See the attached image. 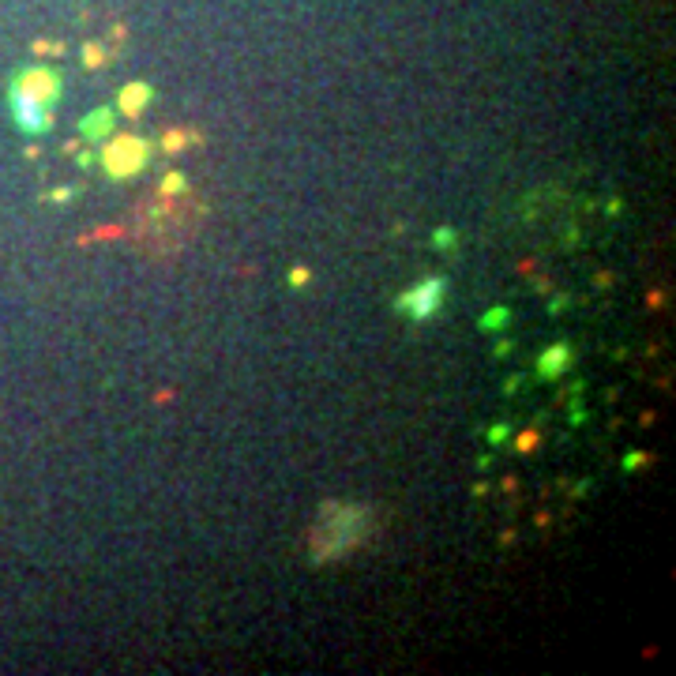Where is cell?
<instances>
[{"mask_svg":"<svg viewBox=\"0 0 676 676\" xmlns=\"http://www.w3.org/2000/svg\"><path fill=\"white\" fill-rule=\"evenodd\" d=\"M369 534H372V507L349 504V500H331V504L320 507L312 530H308V563L312 568L335 563L353 548H361Z\"/></svg>","mask_w":676,"mask_h":676,"instance_id":"1","label":"cell"},{"mask_svg":"<svg viewBox=\"0 0 676 676\" xmlns=\"http://www.w3.org/2000/svg\"><path fill=\"white\" fill-rule=\"evenodd\" d=\"M106 147L98 150V165L106 170L109 180H135L139 173H147L150 158H154V143L143 139V135L121 132L102 139Z\"/></svg>","mask_w":676,"mask_h":676,"instance_id":"2","label":"cell"},{"mask_svg":"<svg viewBox=\"0 0 676 676\" xmlns=\"http://www.w3.org/2000/svg\"><path fill=\"white\" fill-rule=\"evenodd\" d=\"M443 297H447V275H425L395 297V312L410 323H428L443 308Z\"/></svg>","mask_w":676,"mask_h":676,"instance_id":"3","label":"cell"},{"mask_svg":"<svg viewBox=\"0 0 676 676\" xmlns=\"http://www.w3.org/2000/svg\"><path fill=\"white\" fill-rule=\"evenodd\" d=\"M15 91H23V94H30V98L38 102V106H45V109H53L60 102V86H65V75H60L57 68H45V65H34V68H27V71H19L15 75Z\"/></svg>","mask_w":676,"mask_h":676,"instance_id":"4","label":"cell"},{"mask_svg":"<svg viewBox=\"0 0 676 676\" xmlns=\"http://www.w3.org/2000/svg\"><path fill=\"white\" fill-rule=\"evenodd\" d=\"M12 109H15V124H19L23 132H30V135H45V132H53V109L38 106V102L30 98V94L15 91V86H12Z\"/></svg>","mask_w":676,"mask_h":676,"instance_id":"5","label":"cell"},{"mask_svg":"<svg viewBox=\"0 0 676 676\" xmlns=\"http://www.w3.org/2000/svg\"><path fill=\"white\" fill-rule=\"evenodd\" d=\"M571 364H575V346H571L568 338H560V342H552V346H545L537 353L534 376L541 380V384H556L563 372H571Z\"/></svg>","mask_w":676,"mask_h":676,"instance_id":"6","label":"cell"},{"mask_svg":"<svg viewBox=\"0 0 676 676\" xmlns=\"http://www.w3.org/2000/svg\"><path fill=\"white\" fill-rule=\"evenodd\" d=\"M150 98H154V86L143 83V79H135V83L117 91V113H121L124 121H139L143 109L150 106Z\"/></svg>","mask_w":676,"mask_h":676,"instance_id":"7","label":"cell"},{"mask_svg":"<svg viewBox=\"0 0 676 676\" xmlns=\"http://www.w3.org/2000/svg\"><path fill=\"white\" fill-rule=\"evenodd\" d=\"M113 128H117V109L98 106V109H91V113H83V121H79V139L83 143H102V139L113 135Z\"/></svg>","mask_w":676,"mask_h":676,"instance_id":"8","label":"cell"},{"mask_svg":"<svg viewBox=\"0 0 676 676\" xmlns=\"http://www.w3.org/2000/svg\"><path fill=\"white\" fill-rule=\"evenodd\" d=\"M477 327H481L485 335H496V331L511 327V308H507V305H492L489 312H481V320H477Z\"/></svg>","mask_w":676,"mask_h":676,"instance_id":"9","label":"cell"},{"mask_svg":"<svg viewBox=\"0 0 676 676\" xmlns=\"http://www.w3.org/2000/svg\"><path fill=\"white\" fill-rule=\"evenodd\" d=\"M154 150H158V154H165V158H180V154L188 150V135H185V128H165Z\"/></svg>","mask_w":676,"mask_h":676,"instance_id":"10","label":"cell"},{"mask_svg":"<svg viewBox=\"0 0 676 676\" xmlns=\"http://www.w3.org/2000/svg\"><path fill=\"white\" fill-rule=\"evenodd\" d=\"M188 192H192V185H188V177H185V173H177V170L165 173L162 185H158V196H170V200H177V196H188Z\"/></svg>","mask_w":676,"mask_h":676,"instance_id":"11","label":"cell"},{"mask_svg":"<svg viewBox=\"0 0 676 676\" xmlns=\"http://www.w3.org/2000/svg\"><path fill=\"white\" fill-rule=\"evenodd\" d=\"M537 447H541V428L537 425L522 428V432L515 436V455H534Z\"/></svg>","mask_w":676,"mask_h":676,"instance_id":"12","label":"cell"},{"mask_svg":"<svg viewBox=\"0 0 676 676\" xmlns=\"http://www.w3.org/2000/svg\"><path fill=\"white\" fill-rule=\"evenodd\" d=\"M109 60H113V57H109V53L102 49L98 42H86V45H83V68L102 71V68H109Z\"/></svg>","mask_w":676,"mask_h":676,"instance_id":"13","label":"cell"},{"mask_svg":"<svg viewBox=\"0 0 676 676\" xmlns=\"http://www.w3.org/2000/svg\"><path fill=\"white\" fill-rule=\"evenodd\" d=\"M620 466H624L627 474H635V470H646V466H654V455H650V451H627V455H624V463H620Z\"/></svg>","mask_w":676,"mask_h":676,"instance_id":"14","label":"cell"},{"mask_svg":"<svg viewBox=\"0 0 676 676\" xmlns=\"http://www.w3.org/2000/svg\"><path fill=\"white\" fill-rule=\"evenodd\" d=\"M458 244V233L451 226H440V229H432V248H440V252H451Z\"/></svg>","mask_w":676,"mask_h":676,"instance_id":"15","label":"cell"},{"mask_svg":"<svg viewBox=\"0 0 676 676\" xmlns=\"http://www.w3.org/2000/svg\"><path fill=\"white\" fill-rule=\"evenodd\" d=\"M485 440H489L492 447H504V443L511 440V425H507V421H500V425L485 428Z\"/></svg>","mask_w":676,"mask_h":676,"instance_id":"16","label":"cell"},{"mask_svg":"<svg viewBox=\"0 0 676 676\" xmlns=\"http://www.w3.org/2000/svg\"><path fill=\"white\" fill-rule=\"evenodd\" d=\"M109 237H124V226L117 222V226H102V229H94V233H86L79 244H91V241H109Z\"/></svg>","mask_w":676,"mask_h":676,"instance_id":"17","label":"cell"},{"mask_svg":"<svg viewBox=\"0 0 676 676\" xmlns=\"http://www.w3.org/2000/svg\"><path fill=\"white\" fill-rule=\"evenodd\" d=\"M285 282H290V290H305V285L312 282V270L297 264V267H290V278H285Z\"/></svg>","mask_w":676,"mask_h":676,"instance_id":"18","label":"cell"},{"mask_svg":"<svg viewBox=\"0 0 676 676\" xmlns=\"http://www.w3.org/2000/svg\"><path fill=\"white\" fill-rule=\"evenodd\" d=\"M75 162H79V170H94V165H98V150H94V143H86V147L75 150Z\"/></svg>","mask_w":676,"mask_h":676,"instance_id":"19","label":"cell"},{"mask_svg":"<svg viewBox=\"0 0 676 676\" xmlns=\"http://www.w3.org/2000/svg\"><path fill=\"white\" fill-rule=\"evenodd\" d=\"M568 305H571L568 293H556V297L548 301V316H563V312H568Z\"/></svg>","mask_w":676,"mask_h":676,"instance_id":"20","label":"cell"},{"mask_svg":"<svg viewBox=\"0 0 676 676\" xmlns=\"http://www.w3.org/2000/svg\"><path fill=\"white\" fill-rule=\"evenodd\" d=\"M511 353H515V342L511 338H500L496 346H492V357H496V361H504V357H511Z\"/></svg>","mask_w":676,"mask_h":676,"instance_id":"21","label":"cell"},{"mask_svg":"<svg viewBox=\"0 0 676 676\" xmlns=\"http://www.w3.org/2000/svg\"><path fill=\"white\" fill-rule=\"evenodd\" d=\"M568 421H571V428H583V425H586V421H590V413H586V410H583V402H579V406H575V410H571V413H568Z\"/></svg>","mask_w":676,"mask_h":676,"instance_id":"22","label":"cell"},{"mask_svg":"<svg viewBox=\"0 0 676 676\" xmlns=\"http://www.w3.org/2000/svg\"><path fill=\"white\" fill-rule=\"evenodd\" d=\"M185 135H188V147H196V150H200V147H207V135H203L200 128H192V124L185 128Z\"/></svg>","mask_w":676,"mask_h":676,"instance_id":"23","label":"cell"},{"mask_svg":"<svg viewBox=\"0 0 676 676\" xmlns=\"http://www.w3.org/2000/svg\"><path fill=\"white\" fill-rule=\"evenodd\" d=\"M71 196H75V188H53V192L45 196V200H49V203H68Z\"/></svg>","mask_w":676,"mask_h":676,"instance_id":"24","label":"cell"},{"mask_svg":"<svg viewBox=\"0 0 676 676\" xmlns=\"http://www.w3.org/2000/svg\"><path fill=\"white\" fill-rule=\"evenodd\" d=\"M522 384H526V376H519V372H515V376H507L504 380V395H519Z\"/></svg>","mask_w":676,"mask_h":676,"instance_id":"25","label":"cell"},{"mask_svg":"<svg viewBox=\"0 0 676 676\" xmlns=\"http://www.w3.org/2000/svg\"><path fill=\"white\" fill-rule=\"evenodd\" d=\"M646 308H650V312L665 308V293H662V290H650V293H646Z\"/></svg>","mask_w":676,"mask_h":676,"instance_id":"26","label":"cell"},{"mask_svg":"<svg viewBox=\"0 0 676 676\" xmlns=\"http://www.w3.org/2000/svg\"><path fill=\"white\" fill-rule=\"evenodd\" d=\"M605 214H609V218H620V214H624V200H620V196H612V200L605 203Z\"/></svg>","mask_w":676,"mask_h":676,"instance_id":"27","label":"cell"},{"mask_svg":"<svg viewBox=\"0 0 676 676\" xmlns=\"http://www.w3.org/2000/svg\"><path fill=\"white\" fill-rule=\"evenodd\" d=\"M124 38H128V27H124V23H117V27L109 30V42H113V45H124Z\"/></svg>","mask_w":676,"mask_h":676,"instance_id":"28","label":"cell"},{"mask_svg":"<svg viewBox=\"0 0 676 676\" xmlns=\"http://www.w3.org/2000/svg\"><path fill=\"white\" fill-rule=\"evenodd\" d=\"M586 492H590V477H583V481H579L575 489H571V500H583Z\"/></svg>","mask_w":676,"mask_h":676,"instance_id":"29","label":"cell"},{"mask_svg":"<svg viewBox=\"0 0 676 676\" xmlns=\"http://www.w3.org/2000/svg\"><path fill=\"white\" fill-rule=\"evenodd\" d=\"M594 285H598V290H609V285H612V275H609V270H598V275H594Z\"/></svg>","mask_w":676,"mask_h":676,"instance_id":"30","label":"cell"},{"mask_svg":"<svg viewBox=\"0 0 676 676\" xmlns=\"http://www.w3.org/2000/svg\"><path fill=\"white\" fill-rule=\"evenodd\" d=\"M500 489H504L507 496H515V492H519V477H504V485H500Z\"/></svg>","mask_w":676,"mask_h":676,"instance_id":"31","label":"cell"},{"mask_svg":"<svg viewBox=\"0 0 676 676\" xmlns=\"http://www.w3.org/2000/svg\"><path fill=\"white\" fill-rule=\"evenodd\" d=\"M534 290H537V293H552V278H537Z\"/></svg>","mask_w":676,"mask_h":676,"instance_id":"32","label":"cell"},{"mask_svg":"<svg viewBox=\"0 0 676 676\" xmlns=\"http://www.w3.org/2000/svg\"><path fill=\"white\" fill-rule=\"evenodd\" d=\"M654 417H657V413H654V410H642V417H639V425H642V428H650V425H654Z\"/></svg>","mask_w":676,"mask_h":676,"instance_id":"33","label":"cell"},{"mask_svg":"<svg viewBox=\"0 0 676 676\" xmlns=\"http://www.w3.org/2000/svg\"><path fill=\"white\" fill-rule=\"evenodd\" d=\"M548 522H552V515H548V511H537L534 515V526H548Z\"/></svg>","mask_w":676,"mask_h":676,"instance_id":"34","label":"cell"},{"mask_svg":"<svg viewBox=\"0 0 676 676\" xmlns=\"http://www.w3.org/2000/svg\"><path fill=\"white\" fill-rule=\"evenodd\" d=\"M79 147H83V139H68V143H65V154H75Z\"/></svg>","mask_w":676,"mask_h":676,"instance_id":"35","label":"cell"},{"mask_svg":"<svg viewBox=\"0 0 676 676\" xmlns=\"http://www.w3.org/2000/svg\"><path fill=\"white\" fill-rule=\"evenodd\" d=\"M492 466V455H477V470H489Z\"/></svg>","mask_w":676,"mask_h":676,"instance_id":"36","label":"cell"},{"mask_svg":"<svg viewBox=\"0 0 676 676\" xmlns=\"http://www.w3.org/2000/svg\"><path fill=\"white\" fill-rule=\"evenodd\" d=\"M511 541H519L515 537V530H504V534H500V545H511Z\"/></svg>","mask_w":676,"mask_h":676,"instance_id":"37","label":"cell"},{"mask_svg":"<svg viewBox=\"0 0 676 676\" xmlns=\"http://www.w3.org/2000/svg\"><path fill=\"white\" fill-rule=\"evenodd\" d=\"M470 492H474V496H485V492H489V485H485V481H474Z\"/></svg>","mask_w":676,"mask_h":676,"instance_id":"38","label":"cell"},{"mask_svg":"<svg viewBox=\"0 0 676 676\" xmlns=\"http://www.w3.org/2000/svg\"><path fill=\"white\" fill-rule=\"evenodd\" d=\"M170 399H173V391H158V395H154V402H158V406H165Z\"/></svg>","mask_w":676,"mask_h":676,"instance_id":"39","label":"cell"}]
</instances>
